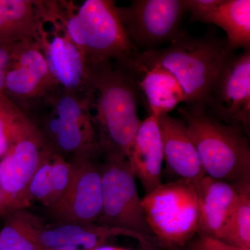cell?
<instances>
[{"label": "cell", "mask_w": 250, "mask_h": 250, "mask_svg": "<svg viewBox=\"0 0 250 250\" xmlns=\"http://www.w3.org/2000/svg\"><path fill=\"white\" fill-rule=\"evenodd\" d=\"M93 115L99 146L105 161L126 160L141 121L139 90L131 74L115 63L91 67Z\"/></svg>", "instance_id": "cell-1"}, {"label": "cell", "mask_w": 250, "mask_h": 250, "mask_svg": "<svg viewBox=\"0 0 250 250\" xmlns=\"http://www.w3.org/2000/svg\"><path fill=\"white\" fill-rule=\"evenodd\" d=\"M233 52L227 42L218 39L181 36L166 48L140 52L129 72L164 67L182 85L185 103L205 109L215 81Z\"/></svg>", "instance_id": "cell-2"}, {"label": "cell", "mask_w": 250, "mask_h": 250, "mask_svg": "<svg viewBox=\"0 0 250 250\" xmlns=\"http://www.w3.org/2000/svg\"><path fill=\"white\" fill-rule=\"evenodd\" d=\"M179 112L206 175L236 187L250 183V147L244 133L202 108L188 106Z\"/></svg>", "instance_id": "cell-3"}, {"label": "cell", "mask_w": 250, "mask_h": 250, "mask_svg": "<svg viewBox=\"0 0 250 250\" xmlns=\"http://www.w3.org/2000/svg\"><path fill=\"white\" fill-rule=\"evenodd\" d=\"M94 96H85L58 86L32 111H42L31 121L45 144L62 157L97 158L102 154L94 125Z\"/></svg>", "instance_id": "cell-4"}, {"label": "cell", "mask_w": 250, "mask_h": 250, "mask_svg": "<svg viewBox=\"0 0 250 250\" xmlns=\"http://www.w3.org/2000/svg\"><path fill=\"white\" fill-rule=\"evenodd\" d=\"M146 221L163 246L176 249L196 236L199 223L197 190L188 181L162 183L142 198Z\"/></svg>", "instance_id": "cell-5"}, {"label": "cell", "mask_w": 250, "mask_h": 250, "mask_svg": "<svg viewBox=\"0 0 250 250\" xmlns=\"http://www.w3.org/2000/svg\"><path fill=\"white\" fill-rule=\"evenodd\" d=\"M85 42V60L89 68L116 62L129 70L139 54L122 22L116 1L85 0L77 6Z\"/></svg>", "instance_id": "cell-6"}, {"label": "cell", "mask_w": 250, "mask_h": 250, "mask_svg": "<svg viewBox=\"0 0 250 250\" xmlns=\"http://www.w3.org/2000/svg\"><path fill=\"white\" fill-rule=\"evenodd\" d=\"M45 143L25 114L18 123L7 152L0 159V191L4 216L31 205L29 187L42 159Z\"/></svg>", "instance_id": "cell-7"}, {"label": "cell", "mask_w": 250, "mask_h": 250, "mask_svg": "<svg viewBox=\"0 0 250 250\" xmlns=\"http://www.w3.org/2000/svg\"><path fill=\"white\" fill-rule=\"evenodd\" d=\"M101 172L103 208L97 224L135 233L156 249V243H160L146 221L142 198L127 161H105Z\"/></svg>", "instance_id": "cell-8"}, {"label": "cell", "mask_w": 250, "mask_h": 250, "mask_svg": "<svg viewBox=\"0 0 250 250\" xmlns=\"http://www.w3.org/2000/svg\"><path fill=\"white\" fill-rule=\"evenodd\" d=\"M39 37L36 42L43 54L51 75L59 86L85 96H93L90 70L83 54L65 29L38 5Z\"/></svg>", "instance_id": "cell-9"}, {"label": "cell", "mask_w": 250, "mask_h": 250, "mask_svg": "<svg viewBox=\"0 0 250 250\" xmlns=\"http://www.w3.org/2000/svg\"><path fill=\"white\" fill-rule=\"evenodd\" d=\"M118 11L130 41L145 52L182 36L179 24L187 8L186 0H134Z\"/></svg>", "instance_id": "cell-10"}, {"label": "cell", "mask_w": 250, "mask_h": 250, "mask_svg": "<svg viewBox=\"0 0 250 250\" xmlns=\"http://www.w3.org/2000/svg\"><path fill=\"white\" fill-rule=\"evenodd\" d=\"M58 86L38 42H18L5 76L3 93L28 116Z\"/></svg>", "instance_id": "cell-11"}, {"label": "cell", "mask_w": 250, "mask_h": 250, "mask_svg": "<svg viewBox=\"0 0 250 250\" xmlns=\"http://www.w3.org/2000/svg\"><path fill=\"white\" fill-rule=\"evenodd\" d=\"M246 134L250 127V49L233 55L219 74L205 110Z\"/></svg>", "instance_id": "cell-12"}, {"label": "cell", "mask_w": 250, "mask_h": 250, "mask_svg": "<svg viewBox=\"0 0 250 250\" xmlns=\"http://www.w3.org/2000/svg\"><path fill=\"white\" fill-rule=\"evenodd\" d=\"M96 158L74 157L66 191L49 209L57 223H97L103 208L101 165Z\"/></svg>", "instance_id": "cell-13"}, {"label": "cell", "mask_w": 250, "mask_h": 250, "mask_svg": "<svg viewBox=\"0 0 250 250\" xmlns=\"http://www.w3.org/2000/svg\"><path fill=\"white\" fill-rule=\"evenodd\" d=\"M166 172L172 181H188L198 190L206 174L184 122L170 114L159 116Z\"/></svg>", "instance_id": "cell-14"}, {"label": "cell", "mask_w": 250, "mask_h": 250, "mask_svg": "<svg viewBox=\"0 0 250 250\" xmlns=\"http://www.w3.org/2000/svg\"><path fill=\"white\" fill-rule=\"evenodd\" d=\"M192 21L212 23L225 33L231 50L250 49V0H186Z\"/></svg>", "instance_id": "cell-15"}, {"label": "cell", "mask_w": 250, "mask_h": 250, "mask_svg": "<svg viewBox=\"0 0 250 250\" xmlns=\"http://www.w3.org/2000/svg\"><path fill=\"white\" fill-rule=\"evenodd\" d=\"M126 161L146 195L163 183L164 147L159 116L149 115L141 122L128 151Z\"/></svg>", "instance_id": "cell-16"}, {"label": "cell", "mask_w": 250, "mask_h": 250, "mask_svg": "<svg viewBox=\"0 0 250 250\" xmlns=\"http://www.w3.org/2000/svg\"><path fill=\"white\" fill-rule=\"evenodd\" d=\"M118 236L134 238L145 249L152 248L135 233L95 223H45L38 238L41 250H92L105 246L108 240Z\"/></svg>", "instance_id": "cell-17"}, {"label": "cell", "mask_w": 250, "mask_h": 250, "mask_svg": "<svg viewBox=\"0 0 250 250\" xmlns=\"http://www.w3.org/2000/svg\"><path fill=\"white\" fill-rule=\"evenodd\" d=\"M197 193L200 213L197 234L218 239L236 205L238 186L206 175Z\"/></svg>", "instance_id": "cell-18"}, {"label": "cell", "mask_w": 250, "mask_h": 250, "mask_svg": "<svg viewBox=\"0 0 250 250\" xmlns=\"http://www.w3.org/2000/svg\"><path fill=\"white\" fill-rule=\"evenodd\" d=\"M131 75L139 90L146 96L149 115L159 116L169 114L181 103H186V95L182 85L164 67H143Z\"/></svg>", "instance_id": "cell-19"}, {"label": "cell", "mask_w": 250, "mask_h": 250, "mask_svg": "<svg viewBox=\"0 0 250 250\" xmlns=\"http://www.w3.org/2000/svg\"><path fill=\"white\" fill-rule=\"evenodd\" d=\"M38 1L0 0V41H37Z\"/></svg>", "instance_id": "cell-20"}, {"label": "cell", "mask_w": 250, "mask_h": 250, "mask_svg": "<svg viewBox=\"0 0 250 250\" xmlns=\"http://www.w3.org/2000/svg\"><path fill=\"white\" fill-rule=\"evenodd\" d=\"M0 230V250H41L39 233L43 220L22 208L6 215Z\"/></svg>", "instance_id": "cell-21"}, {"label": "cell", "mask_w": 250, "mask_h": 250, "mask_svg": "<svg viewBox=\"0 0 250 250\" xmlns=\"http://www.w3.org/2000/svg\"><path fill=\"white\" fill-rule=\"evenodd\" d=\"M218 239L250 250V182L238 186V196Z\"/></svg>", "instance_id": "cell-22"}, {"label": "cell", "mask_w": 250, "mask_h": 250, "mask_svg": "<svg viewBox=\"0 0 250 250\" xmlns=\"http://www.w3.org/2000/svg\"><path fill=\"white\" fill-rule=\"evenodd\" d=\"M53 150L46 145L42 159L29 187V198L50 208L52 205L50 184L51 159Z\"/></svg>", "instance_id": "cell-23"}, {"label": "cell", "mask_w": 250, "mask_h": 250, "mask_svg": "<svg viewBox=\"0 0 250 250\" xmlns=\"http://www.w3.org/2000/svg\"><path fill=\"white\" fill-rule=\"evenodd\" d=\"M23 113L4 93H0V159L7 152Z\"/></svg>", "instance_id": "cell-24"}, {"label": "cell", "mask_w": 250, "mask_h": 250, "mask_svg": "<svg viewBox=\"0 0 250 250\" xmlns=\"http://www.w3.org/2000/svg\"><path fill=\"white\" fill-rule=\"evenodd\" d=\"M72 174L73 167L71 163L53 151L51 159L50 169L52 207L59 201V199L66 191L71 182Z\"/></svg>", "instance_id": "cell-25"}, {"label": "cell", "mask_w": 250, "mask_h": 250, "mask_svg": "<svg viewBox=\"0 0 250 250\" xmlns=\"http://www.w3.org/2000/svg\"><path fill=\"white\" fill-rule=\"evenodd\" d=\"M196 235V238L190 243L189 250H246L231 246L217 238Z\"/></svg>", "instance_id": "cell-26"}, {"label": "cell", "mask_w": 250, "mask_h": 250, "mask_svg": "<svg viewBox=\"0 0 250 250\" xmlns=\"http://www.w3.org/2000/svg\"><path fill=\"white\" fill-rule=\"evenodd\" d=\"M17 42L0 41V93H3L5 76Z\"/></svg>", "instance_id": "cell-27"}, {"label": "cell", "mask_w": 250, "mask_h": 250, "mask_svg": "<svg viewBox=\"0 0 250 250\" xmlns=\"http://www.w3.org/2000/svg\"><path fill=\"white\" fill-rule=\"evenodd\" d=\"M92 250H133L129 249H125V248H118V247L114 246H103L99 247V248H95V249ZM142 250H177V249H172V248H168V249H164V250H149V249H144Z\"/></svg>", "instance_id": "cell-28"}, {"label": "cell", "mask_w": 250, "mask_h": 250, "mask_svg": "<svg viewBox=\"0 0 250 250\" xmlns=\"http://www.w3.org/2000/svg\"><path fill=\"white\" fill-rule=\"evenodd\" d=\"M4 216V213H3V208H2V200H1V194L0 191V217Z\"/></svg>", "instance_id": "cell-29"}]
</instances>
